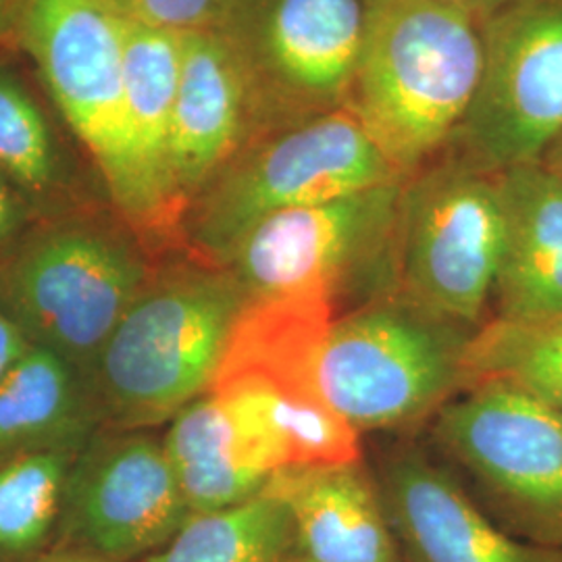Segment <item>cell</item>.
Returning a JSON list of instances; mask_svg holds the SVG:
<instances>
[{
	"instance_id": "19",
	"label": "cell",
	"mask_w": 562,
	"mask_h": 562,
	"mask_svg": "<svg viewBox=\"0 0 562 562\" xmlns=\"http://www.w3.org/2000/svg\"><path fill=\"white\" fill-rule=\"evenodd\" d=\"M180 59L181 34L127 21L123 44L125 121L165 250L180 248L181 213L169 161Z\"/></svg>"
},
{
	"instance_id": "31",
	"label": "cell",
	"mask_w": 562,
	"mask_h": 562,
	"mask_svg": "<svg viewBox=\"0 0 562 562\" xmlns=\"http://www.w3.org/2000/svg\"><path fill=\"white\" fill-rule=\"evenodd\" d=\"M42 562H113L109 559H101L88 552H80V550H65V548H55L46 559Z\"/></svg>"
},
{
	"instance_id": "23",
	"label": "cell",
	"mask_w": 562,
	"mask_h": 562,
	"mask_svg": "<svg viewBox=\"0 0 562 562\" xmlns=\"http://www.w3.org/2000/svg\"><path fill=\"white\" fill-rule=\"evenodd\" d=\"M80 450L0 459V562H42L55 548L60 504Z\"/></svg>"
},
{
	"instance_id": "8",
	"label": "cell",
	"mask_w": 562,
	"mask_h": 562,
	"mask_svg": "<svg viewBox=\"0 0 562 562\" xmlns=\"http://www.w3.org/2000/svg\"><path fill=\"white\" fill-rule=\"evenodd\" d=\"M504 246L498 173L450 155L402 186L396 290L452 322L480 329Z\"/></svg>"
},
{
	"instance_id": "18",
	"label": "cell",
	"mask_w": 562,
	"mask_h": 562,
	"mask_svg": "<svg viewBox=\"0 0 562 562\" xmlns=\"http://www.w3.org/2000/svg\"><path fill=\"white\" fill-rule=\"evenodd\" d=\"M504 246L492 301L501 319L562 317V181L542 162L498 173Z\"/></svg>"
},
{
	"instance_id": "22",
	"label": "cell",
	"mask_w": 562,
	"mask_h": 562,
	"mask_svg": "<svg viewBox=\"0 0 562 562\" xmlns=\"http://www.w3.org/2000/svg\"><path fill=\"white\" fill-rule=\"evenodd\" d=\"M482 383H503L562 415V317L483 322L467 350L464 390Z\"/></svg>"
},
{
	"instance_id": "28",
	"label": "cell",
	"mask_w": 562,
	"mask_h": 562,
	"mask_svg": "<svg viewBox=\"0 0 562 562\" xmlns=\"http://www.w3.org/2000/svg\"><path fill=\"white\" fill-rule=\"evenodd\" d=\"M23 0H0V53L20 48V21Z\"/></svg>"
},
{
	"instance_id": "1",
	"label": "cell",
	"mask_w": 562,
	"mask_h": 562,
	"mask_svg": "<svg viewBox=\"0 0 562 562\" xmlns=\"http://www.w3.org/2000/svg\"><path fill=\"white\" fill-rule=\"evenodd\" d=\"M248 302L223 265L161 252L88 375L102 427L159 429L202 396Z\"/></svg>"
},
{
	"instance_id": "20",
	"label": "cell",
	"mask_w": 562,
	"mask_h": 562,
	"mask_svg": "<svg viewBox=\"0 0 562 562\" xmlns=\"http://www.w3.org/2000/svg\"><path fill=\"white\" fill-rule=\"evenodd\" d=\"M336 315L325 296L248 302L213 383L252 380L290 398H323L317 364Z\"/></svg>"
},
{
	"instance_id": "27",
	"label": "cell",
	"mask_w": 562,
	"mask_h": 562,
	"mask_svg": "<svg viewBox=\"0 0 562 562\" xmlns=\"http://www.w3.org/2000/svg\"><path fill=\"white\" fill-rule=\"evenodd\" d=\"M25 346L27 340L21 336L20 329L0 311V380L7 373V369L18 361Z\"/></svg>"
},
{
	"instance_id": "30",
	"label": "cell",
	"mask_w": 562,
	"mask_h": 562,
	"mask_svg": "<svg viewBox=\"0 0 562 562\" xmlns=\"http://www.w3.org/2000/svg\"><path fill=\"white\" fill-rule=\"evenodd\" d=\"M538 162H542L552 176H557L562 181V134L546 148V153Z\"/></svg>"
},
{
	"instance_id": "12",
	"label": "cell",
	"mask_w": 562,
	"mask_h": 562,
	"mask_svg": "<svg viewBox=\"0 0 562 562\" xmlns=\"http://www.w3.org/2000/svg\"><path fill=\"white\" fill-rule=\"evenodd\" d=\"M190 515L162 436L102 427L71 462L55 548L142 562Z\"/></svg>"
},
{
	"instance_id": "3",
	"label": "cell",
	"mask_w": 562,
	"mask_h": 562,
	"mask_svg": "<svg viewBox=\"0 0 562 562\" xmlns=\"http://www.w3.org/2000/svg\"><path fill=\"white\" fill-rule=\"evenodd\" d=\"M157 257L115 204L38 220L0 257V311L90 375Z\"/></svg>"
},
{
	"instance_id": "9",
	"label": "cell",
	"mask_w": 562,
	"mask_h": 562,
	"mask_svg": "<svg viewBox=\"0 0 562 562\" xmlns=\"http://www.w3.org/2000/svg\"><path fill=\"white\" fill-rule=\"evenodd\" d=\"M371 0H225L222 34L248 78L262 132L348 106Z\"/></svg>"
},
{
	"instance_id": "25",
	"label": "cell",
	"mask_w": 562,
	"mask_h": 562,
	"mask_svg": "<svg viewBox=\"0 0 562 562\" xmlns=\"http://www.w3.org/2000/svg\"><path fill=\"white\" fill-rule=\"evenodd\" d=\"M123 20L178 34L213 30L225 0H104Z\"/></svg>"
},
{
	"instance_id": "2",
	"label": "cell",
	"mask_w": 562,
	"mask_h": 562,
	"mask_svg": "<svg viewBox=\"0 0 562 562\" xmlns=\"http://www.w3.org/2000/svg\"><path fill=\"white\" fill-rule=\"evenodd\" d=\"M482 21L446 0H371L348 109L404 178L459 134L482 86Z\"/></svg>"
},
{
	"instance_id": "5",
	"label": "cell",
	"mask_w": 562,
	"mask_h": 562,
	"mask_svg": "<svg viewBox=\"0 0 562 562\" xmlns=\"http://www.w3.org/2000/svg\"><path fill=\"white\" fill-rule=\"evenodd\" d=\"M406 180L344 106L261 132L190 202L180 248L223 265L257 225L283 211Z\"/></svg>"
},
{
	"instance_id": "11",
	"label": "cell",
	"mask_w": 562,
	"mask_h": 562,
	"mask_svg": "<svg viewBox=\"0 0 562 562\" xmlns=\"http://www.w3.org/2000/svg\"><path fill=\"white\" fill-rule=\"evenodd\" d=\"M434 440L515 527L562 546V415L503 383L461 392L436 415Z\"/></svg>"
},
{
	"instance_id": "10",
	"label": "cell",
	"mask_w": 562,
	"mask_h": 562,
	"mask_svg": "<svg viewBox=\"0 0 562 562\" xmlns=\"http://www.w3.org/2000/svg\"><path fill=\"white\" fill-rule=\"evenodd\" d=\"M482 27V86L454 155L503 173L540 161L562 134V0H504Z\"/></svg>"
},
{
	"instance_id": "4",
	"label": "cell",
	"mask_w": 562,
	"mask_h": 562,
	"mask_svg": "<svg viewBox=\"0 0 562 562\" xmlns=\"http://www.w3.org/2000/svg\"><path fill=\"white\" fill-rule=\"evenodd\" d=\"M475 331L396 288L371 296L329 325L317 364L323 401L359 434L419 425L464 390Z\"/></svg>"
},
{
	"instance_id": "17",
	"label": "cell",
	"mask_w": 562,
	"mask_h": 562,
	"mask_svg": "<svg viewBox=\"0 0 562 562\" xmlns=\"http://www.w3.org/2000/svg\"><path fill=\"white\" fill-rule=\"evenodd\" d=\"M162 442L192 515L252 501L283 469L261 423L213 390L167 423Z\"/></svg>"
},
{
	"instance_id": "24",
	"label": "cell",
	"mask_w": 562,
	"mask_h": 562,
	"mask_svg": "<svg viewBox=\"0 0 562 562\" xmlns=\"http://www.w3.org/2000/svg\"><path fill=\"white\" fill-rule=\"evenodd\" d=\"M292 536L288 504L271 492L213 513L190 515L142 562H281Z\"/></svg>"
},
{
	"instance_id": "7",
	"label": "cell",
	"mask_w": 562,
	"mask_h": 562,
	"mask_svg": "<svg viewBox=\"0 0 562 562\" xmlns=\"http://www.w3.org/2000/svg\"><path fill=\"white\" fill-rule=\"evenodd\" d=\"M404 180L283 211L257 223L223 262L255 299L325 296L346 308L396 288ZM344 308V311H346Z\"/></svg>"
},
{
	"instance_id": "26",
	"label": "cell",
	"mask_w": 562,
	"mask_h": 562,
	"mask_svg": "<svg viewBox=\"0 0 562 562\" xmlns=\"http://www.w3.org/2000/svg\"><path fill=\"white\" fill-rule=\"evenodd\" d=\"M38 222L36 213L18 188L0 173V257Z\"/></svg>"
},
{
	"instance_id": "16",
	"label": "cell",
	"mask_w": 562,
	"mask_h": 562,
	"mask_svg": "<svg viewBox=\"0 0 562 562\" xmlns=\"http://www.w3.org/2000/svg\"><path fill=\"white\" fill-rule=\"evenodd\" d=\"M265 490L280 496L292 517L281 562H404L364 461L281 469Z\"/></svg>"
},
{
	"instance_id": "14",
	"label": "cell",
	"mask_w": 562,
	"mask_h": 562,
	"mask_svg": "<svg viewBox=\"0 0 562 562\" xmlns=\"http://www.w3.org/2000/svg\"><path fill=\"white\" fill-rule=\"evenodd\" d=\"M375 480L404 562H562L548 548L510 538L419 448L387 454Z\"/></svg>"
},
{
	"instance_id": "21",
	"label": "cell",
	"mask_w": 562,
	"mask_h": 562,
	"mask_svg": "<svg viewBox=\"0 0 562 562\" xmlns=\"http://www.w3.org/2000/svg\"><path fill=\"white\" fill-rule=\"evenodd\" d=\"M102 429L88 375L27 344L0 380V459L41 450H81Z\"/></svg>"
},
{
	"instance_id": "6",
	"label": "cell",
	"mask_w": 562,
	"mask_h": 562,
	"mask_svg": "<svg viewBox=\"0 0 562 562\" xmlns=\"http://www.w3.org/2000/svg\"><path fill=\"white\" fill-rule=\"evenodd\" d=\"M125 25L104 0H23L18 44L115 209L161 255L157 213L125 121Z\"/></svg>"
},
{
	"instance_id": "13",
	"label": "cell",
	"mask_w": 562,
	"mask_h": 562,
	"mask_svg": "<svg viewBox=\"0 0 562 562\" xmlns=\"http://www.w3.org/2000/svg\"><path fill=\"white\" fill-rule=\"evenodd\" d=\"M0 173L38 220L113 204L97 167L20 48L0 53Z\"/></svg>"
},
{
	"instance_id": "29",
	"label": "cell",
	"mask_w": 562,
	"mask_h": 562,
	"mask_svg": "<svg viewBox=\"0 0 562 562\" xmlns=\"http://www.w3.org/2000/svg\"><path fill=\"white\" fill-rule=\"evenodd\" d=\"M446 2L459 7L464 13L473 15L475 20L483 21L492 11H496L504 0H446Z\"/></svg>"
},
{
	"instance_id": "15",
	"label": "cell",
	"mask_w": 562,
	"mask_h": 562,
	"mask_svg": "<svg viewBox=\"0 0 562 562\" xmlns=\"http://www.w3.org/2000/svg\"><path fill=\"white\" fill-rule=\"evenodd\" d=\"M261 132L250 83L227 41L217 30L181 34L169 157L181 220L202 188Z\"/></svg>"
}]
</instances>
